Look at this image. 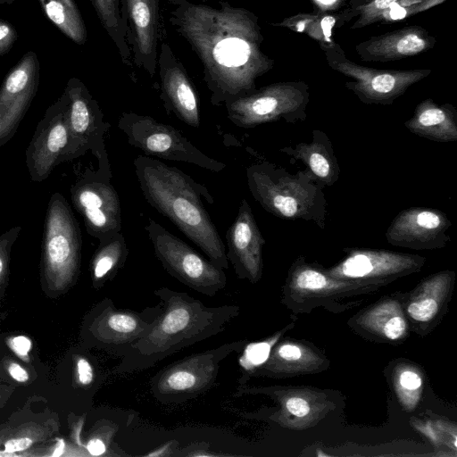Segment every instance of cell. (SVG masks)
<instances>
[{
	"instance_id": "1",
	"label": "cell",
	"mask_w": 457,
	"mask_h": 457,
	"mask_svg": "<svg viewBox=\"0 0 457 457\" xmlns=\"http://www.w3.org/2000/svg\"><path fill=\"white\" fill-rule=\"evenodd\" d=\"M174 6L170 23L198 56L212 104L256 90V79L275 64L262 49L258 16L225 0L216 5L186 1Z\"/></svg>"
},
{
	"instance_id": "2",
	"label": "cell",
	"mask_w": 457,
	"mask_h": 457,
	"mask_svg": "<svg viewBox=\"0 0 457 457\" xmlns=\"http://www.w3.org/2000/svg\"><path fill=\"white\" fill-rule=\"evenodd\" d=\"M161 312L151 329L131 347L115 374H127L153 367L186 347L217 336L239 315L237 305L206 306L185 292L168 287L154 291Z\"/></svg>"
},
{
	"instance_id": "3",
	"label": "cell",
	"mask_w": 457,
	"mask_h": 457,
	"mask_svg": "<svg viewBox=\"0 0 457 457\" xmlns=\"http://www.w3.org/2000/svg\"><path fill=\"white\" fill-rule=\"evenodd\" d=\"M136 177L147 203L169 219L216 266L228 268L225 245L203 203L214 199L208 189L176 167L147 156L133 162Z\"/></svg>"
},
{
	"instance_id": "4",
	"label": "cell",
	"mask_w": 457,
	"mask_h": 457,
	"mask_svg": "<svg viewBox=\"0 0 457 457\" xmlns=\"http://www.w3.org/2000/svg\"><path fill=\"white\" fill-rule=\"evenodd\" d=\"M253 199L269 213L289 220L312 221L325 228L328 203L323 186L306 169L295 173L268 161L246 168Z\"/></svg>"
},
{
	"instance_id": "5",
	"label": "cell",
	"mask_w": 457,
	"mask_h": 457,
	"mask_svg": "<svg viewBox=\"0 0 457 457\" xmlns=\"http://www.w3.org/2000/svg\"><path fill=\"white\" fill-rule=\"evenodd\" d=\"M41 274L52 292H63L76 281L80 268L82 238L66 198L54 193L48 202L41 245Z\"/></svg>"
},
{
	"instance_id": "6",
	"label": "cell",
	"mask_w": 457,
	"mask_h": 457,
	"mask_svg": "<svg viewBox=\"0 0 457 457\" xmlns=\"http://www.w3.org/2000/svg\"><path fill=\"white\" fill-rule=\"evenodd\" d=\"M310 88L303 80L272 83L224 104L228 120L245 129L283 120L295 124L307 119Z\"/></svg>"
},
{
	"instance_id": "7",
	"label": "cell",
	"mask_w": 457,
	"mask_h": 457,
	"mask_svg": "<svg viewBox=\"0 0 457 457\" xmlns=\"http://www.w3.org/2000/svg\"><path fill=\"white\" fill-rule=\"evenodd\" d=\"M245 343H226L164 367L151 378L154 397L162 403H179L204 394L214 385L221 362L230 353L240 351Z\"/></svg>"
},
{
	"instance_id": "8",
	"label": "cell",
	"mask_w": 457,
	"mask_h": 457,
	"mask_svg": "<svg viewBox=\"0 0 457 457\" xmlns=\"http://www.w3.org/2000/svg\"><path fill=\"white\" fill-rule=\"evenodd\" d=\"M328 65L347 77L345 87L366 104L390 105L409 87L431 74L429 69L381 70L361 65L349 59L335 41L319 44Z\"/></svg>"
},
{
	"instance_id": "9",
	"label": "cell",
	"mask_w": 457,
	"mask_h": 457,
	"mask_svg": "<svg viewBox=\"0 0 457 457\" xmlns=\"http://www.w3.org/2000/svg\"><path fill=\"white\" fill-rule=\"evenodd\" d=\"M145 231L163 269L180 283L207 296L215 295L226 287L223 269L204 258L158 222L148 219Z\"/></svg>"
},
{
	"instance_id": "10",
	"label": "cell",
	"mask_w": 457,
	"mask_h": 457,
	"mask_svg": "<svg viewBox=\"0 0 457 457\" xmlns=\"http://www.w3.org/2000/svg\"><path fill=\"white\" fill-rule=\"evenodd\" d=\"M117 126L130 145L147 155L190 163L213 172L226 168L225 163L200 151L179 130L149 115L124 112Z\"/></svg>"
},
{
	"instance_id": "11",
	"label": "cell",
	"mask_w": 457,
	"mask_h": 457,
	"mask_svg": "<svg viewBox=\"0 0 457 457\" xmlns=\"http://www.w3.org/2000/svg\"><path fill=\"white\" fill-rule=\"evenodd\" d=\"M65 104L71 145L65 162L84 155L87 151L98 162L97 170L112 174L105 147V134L110 124L86 85L78 78H71L61 95Z\"/></svg>"
},
{
	"instance_id": "12",
	"label": "cell",
	"mask_w": 457,
	"mask_h": 457,
	"mask_svg": "<svg viewBox=\"0 0 457 457\" xmlns=\"http://www.w3.org/2000/svg\"><path fill=\"white\" fill-rule=\"evenodd\" d=\"M161 310L160 303L140 312L118 308L105 298L88 313L83 337L90 345L123 357L151 329Z\"/></svg>"
},
{
	"instance_id": "13",
	"label": "cell",
	"mask_w": 457,
	"mask_h": 457,
	"mask_svg": "<svg viewBox=\"0 0 457 457\" xmlns=\"http://www.w3.org/2000/svg\"><path fill=\"white\" fill-rule=\"evenodd\" d=\"M378 288L334 278L320 264L309 262L303 256H299L289 269L284 286V302L298 310L319 305L330 308L336 306L337 301L372 293Z\"/></svg>"
},
{
	"instance_id": "14",
	"label": "cell",
	"mask_w": 457,
	"mask_h": 457,
	"mask_svg": "<svg viewBox=\"0 0 457 457\" xmlns=\"http://www.w3.org/2000/svg\"><path fill=\"white\" fill-rule=\"evenodd\" d=\"M111 179L112 174L86 168L70 189L87 234L98 241L121 231L120 202Z\"/></svg>"
},
{
	"instance_id": "15",
	"label": "cell",
	"mask_w": 457,
	"mask_h": 457,
	"mask_svg": "<svg viewBox=\"0 0 457 457\" xmlns=\"http://www.w3.org/2000/svg\"><path fill=\"white\" fill-rule=\"evenodd\" d=\"M346 256L326 269L332 277L380 287L397 278L420 271L426 258L418 254L383 249L345 248Z\"/></svg>"
},
{
	"instance_id": "16",
	"label": "cell",
	"mask_w": 457,
	"mask_h": 457,
	"mask_svg": "<svg viewBox=\"0 0 457 457\" xmlns=\"http://www.w3.org/2000/svg\"><path fill=\"white\" fill-rule=\"evenodd\" d=\"M70 145L65 104L61 96L46 109L25 151L30 180H46L58 164L66 161Z\"/></svg>"
},
{
	"instance_id": "17",
	"label": "cell",
	"mask_w": 457,
	"mask_h": 457,
	"mask_svg": "<svg viewBox=\"0 0 457 457\" xmlns=\"http://www.w3.org/2000/svg\"><path fill=\"white\" fill-rule=\"evenodd\" d=\"M39 71L37 55L28 51L6 74L0 87V147L14 136L36 96Z\"/></svg>"
},
{
	"instance_id": "18",
	"label": "cell",
	"mask_w": 457,
	"mask_h": 457,
	"mask_svg": "<svg viewBox=\"0 0 457 457\" xmlns=\"http://www.w3.org/2000/svg\"><path fill=\"white\" fill-rule=\"evenodd\" d=\"M447 215L435 208L410 207L397 213L385 237L393 245L413 250L444 248L451 240Z\"/></svg>"
},
{
	"instance_id": "19",
	"label": "cell",
	"mask_w": 457,
	"mask_h": 457,
	"mask_svg": "<svg viewBox=\"0 0 457 457\" xmlns=\"http://www.w3.org/2000/svg\"><path fill=\"white\" fill-rule=\"evenodd\" d=\"M226 255L237 277L255 284L262 276L265 239L248 202L243 198L237 214L226 233Z\"/></svg>"
},
{
	"instance_id": "20",
	"label": "cell",
	"mask_w": 457,
	"mask_h": 457,
	"mask_svg": "<svg viewBox=\"0 0 457 457\" xmlns=\"http://www.w3.org/2000/svg\"><path fill=\"white\" fill-rule=\"evenodd\" d=\"M157 67L160 77V97L166 112H172L186 124L198 128L200 112L196 89L183 63L167 42L161 45Z\"/></svg>"
},
{
	"instance_id": "21",
	"label": "cell",
	"mask_w": 457,
	"mask_h": 457,
	"mask_svg": "<svg viewBox=\"0 0 457 457\" xmlns=\"http://www.w3.org/2000/svg\"><path fill=\"white\" fill-rule=\"evenodd\" d=\"M160 1L122 0L121 6L131 59L150 78L157 69Z\"/></svg>"
},
{
	"instance_id": "22",
	"label": "cell",
	"mask_w": 457,
	"mask_h": 457,
	"mask_svg": "<svg viewBox=\"0 0 457 457\" xmlns=\"http://www.w3.org/2000/svg\"><path fill=\"white\" fill-rule=\"evenodd\" d=\"M436 37L419 25L406 26L373 36L355 46V52L364 62L398 61L432 49Z\"/></svg>"
},
{
	"instance_id": "23",
	"label": "cell",
	"mask_w": 457,
	"mask_h": 457,
	"mask_svg": "<svg viewBox=\"0 0 457 457\" xmlns=\"http://www.w3.org/2000/svg\"><path fill=\"white\" fill-rule=\"evenodd\" d=\"M311 142H300L294 146H284L279 151L290 157L291 162H300L323 187L336 184L340 167L328 135L320 130L312 132Z\"/></svg>"
},
{
	"instance_id": "24",
	"label": "cell",
	"mask_w": 457,
	"mask_h": 457,
	"mask_svg": "<svg viewBox=\"0 0 457 457\" xmlns=\"http://www.w3.org/2000/svg\"><path fill=\"white\" fill-rule=\"evenodd\" d=\"M403 125L411 133L431 141L457 140V110L450 103L438 104L426 98L417 104L413 115Z\"/></svg>"
},
{
	"instance_id": "25",
	"label": "cell",
	"mask_w": 457,
	"mask_h": 457,
	"mask_svg": "<svg viewBox=\"0 0 457 457\" xmlns=\"http://www.w3.org/2000/svg\"><path fill=\"white\" fill-rule=\"evenodd\" d=\"M455 279V273L444 270L423 279L406 300L408 317L417 323L432 322L442 314Z\"/></svg>"
},
{
	"instance_id": "26",
	"label": "cell",
	"mask_w": 457,
	"mask_h": 457,
	"mask_svg": "<svg viewBox=\"0 0 457 457\" xmlns=\"http://www.w3.org/2000/svg\"><path fill=\"white\" fill-rule=\"evenodd\" d=\"M321 359L314 352L297 343L284 342L272 347L267 361L249 372L244 380L253 377H284L295 373L312 371L321 365Z\"/></svg>"
},
{
	"instance_id": "27",
	"label": "cell",
	"mask_w": 457,
	"mask_h": 457,
	"mask_svg": "<svg viewBox=\"0 0 457 457\" xmlns=\"http://www.w3.org/2000/svg\"><path fill=\"white\" fill-rule=\"evenodd\" d=\"M359 328L387 341H398L407 334L408 324L398 300L386 299L376 303L355 321Z\"/></svg>"
},
{
	"instance_id": "28",
	"label": "cell",
	"mask_w": 457,
	"mask_h": 457,
	"mask_svg": "<svg viewBox=\"0 0 457 457\" xmlns=\"http://www.w3.org/2000/svg\"><path fill=\"white\" fill-rule=\"evenodd\" d=\"M129 249L125 237L120 232H115L99 240L90 262L92 284L95 288L102 287L112 280L124 267Z\"/></svg>"
},
{
	"instance_id": "29",
	"label": "cell",
	"mask_w": 457,
	"mask_h": 457,
	"mask_svg": "<svg viewBox=\"0 0 457 457\" xmlns=\"http://www.w3.org/2000/svg\"><path fill=\"white\" fill-rule=\"evenodd\" d=\"M37 1L44 14L64 36L78 45L86 43V25L74 0Z\"/></svg>"
},
{
	"instance_id": "30",
	"label": "cell",
	"mask_w": 457,
	"mask_h": 457,
	"mask_svg": "<svg viewBox=\"0 0 457 457\" xmlns=\"http://www.w3.org/2000/svg\"><path fill=\"white\" fill-rule=\"evenodd\" d=\"M98 20L114 43L122 62L131 65V52L127 40L128 27L123 19L120 0H89Z\"/></svg>"
},
{
	"instance_id": "31",
	"label": "cell",
	"mask_w": 457,
	"mask_h": 457,
	"mask_svg": "<svg viewBox=\"0 0 457 457\" xmlns=\"http://www.w3.org/2000/svg\"><path fill=\"white\" fill-rule=\"evenodd\" d=\"M57 423L26 422L13 428L0 431V445L7 455L27 451L34 445L48 439L57 428Z\"/></svg>"
},
{
	"instance_id": "32",
	"label": "cell",
	"mask_w": 457,
	"mask_h": 457,
	"mask_svg": "<svg viewBox=\"0 0 457 457\" xmlns=\"http://www.w3.org/2000/svg\"><path fill=\"white\" fill-rule=\"evenodd\" d=\"M399 0H366L355 7H345L339 12L343 23L356 18L352 29H359L374 24L377 18Z\"/></svg>"
},
{
	"instance_id": "33",
	"label": "cell",
	"mask_w": 457,
	"mask_h": 457,
	"mask_svg": "<svg viewBox=\"0 0 457 457\" xmlns=\"http://www.w3.org/2000/svg\"><path fill=\"white\" fill-rule=\"evenodd\" d=\"M278 338V336H275L268 340L252 343L246 346L242 358L239 360V362L245 371V375L242 377L240 382L249 372L267 361Z\"/></svg>"
},
{
	"instance_id": "34",
	"label": "cell",
	"mask_w": 457,
	"mask_h": 457,
	"mask_svg": "<svg viewBox=\"0 0 457 457\" xmlns=\"http://www.w3.org/2000/svg\"><path fill=\"white\" fill-rule=\"evenodd\" d=\"M421 386L422 378L419 372L411 369H405L399 372L396 380L397 392L406 406L415 405Z\"/></svg>"
},
{
	"instance_id": "35",
	"label": "cell",
	"mask_w": 457,
	"mask_h": 457,
	"mask_svg": "<svg viewBox=\"0 0 457 457\" xmlns=\"http://www.w3.org/2000/svg\"><path fill=\"white\" fill-rule=\"evenodd\" d=\"M445 1L447 0H423L403 7L388 8L377 18L375 23L386 24L403 21L432 7H436Z\"/></svg>"
},
{
	"instance_id": "36",
	"label": "cell",
	"mask_w": 457,
	"mask_h": 457,
	"mask_svg": "<svg viewBox=\"0 0 457 457\" xmlns=\"http://www.w3.org/2000/svg\"><path fill=\"white\" fill-rule=\"evenodd\" d=\"M281 413L290 414L300 420L314 414L313 405L307 395L301 393H293L283 395L280 398Z\"/></svg>"
},
{
	"instance_id": "37",
	"label": "cell",
	"mask_w": 457,
	"mask_h": 457,
	"mask_svg": "<svg viewBox=\"0 0 457 457\" xmlns=\"http://www.w3.org/2000/svg\"><path fill=\"white\" fill-rule=\"evenodd\" d=\"M21 232V227L14 226L0 234V287L7 278L11 250Z\"/></svg>"
},
{
	"instance_id": "38",
	"label": "cell",
	"mask_w": 457,
	"mask_h": 457,
	"mask_svg": "<svg viewBox=\"0 0 457 457\" xmlns=\"http://www.w3.org/2000/svg\"><path fill=\"white\" fill-rule=\"evenodd\" d=\"M96 379V372L94 364L84 355L74 356V381L76 386L81 388L90 387Z\"/></svg>"
},
{
	"instance_id": "39",
	"label": "cell",
	"mask_w": 457,
	"mask_h": 457,
	"mask_svg": "<svg viewBox=\"0 0 457 457\" xmlns=\"http://www.w3.org/2000/svg\"><path fill=\"white\" fill-rule=\"evenodd\" d=\"M318 14L312 13H297L281 21L271 23L274 27L285 28L290 30L306 34L312 27L314 21L317 19Z\"/></svg>"
},
{
	"instance_id": "40",
	"label": "cell",
	"mask_w": 457,
	"mask_h": 457,
	"mask_svg": "<svg viewBox=\"0 0 457 457\" xmlns=\"http://www.w3.org/2000/svg\"><path fill=\"white\" fill-rule=\"evenodd\" d=\"M17 38L15 27L11 22L0 19V57L9 53Z\"/></svg>"
},
{
	"instance_id": "41",
	"label": "cell",
	"mask_w": 457,
	"mask_h": 457,
	"mask_svg": "<svg viewBox=\"0 0 457 457\" xmlns=\"http://www.w3.org/2000/svg\"><path fill=\"white\" fill-rule=\"evenodd\" d=\"M7 345L18 357L26 361H29L32 342L28 337L23 335L11 337L7 339Z\"/></svg>"
},
{
	"instance_id": "42",
	"label": "cell",
	"mask_w": 457,
	"mask_h": 457,
	"mask_svg": "<svg viewBox=\"0 0 457 457\" xmlns=\"http://www.w3.org/2000/svg\"><path fill=\"white\" fill-rule=\"evenodd\" d=\"M313 5L314 13L329 14L345 9L351 0H310Z\"/></svg>"
},
{
	"instance_id": "43",
	"label": "cell",
	"mask_w": 457,
	"mask_h": 457,
	"mask_svg": "<svg viewBox=\"0 0 457 457\" xmlns=\"http://www.w3.org/2000/svg\"><path fill=\"white\" fill-rule=\"evenodd\" d=\"M4 365L6 372L15 381L25 383L29 379L28 370L17 361L8 359L4 361Z\"/></svg>"
},
{
	"instance_id": "44",
	"label": "cell",
	"mask_w": 457,
	"mask_h": 457,
	"mask_svg": "<svg viewBox=\"0 0 457 457\" xmlns=\"http://www.w3.org/2000/svg\"><path fill=\"white\" fill-rule=\"evenodd\" d=\"M87 451L95 456L103 455L107 450L105 441L99 436H93L86 445Z\"/></svg>"
},
{
	"instance_id": "45",
	"label": "cell",
	"mask_w": 457,
	"mask_h": 457,
	"mask_svg": "<svg viewBox=\"0 0 457 457\" xmlns=\"http://www.w3.org/2000/svg\"><path fill=\"white\" fill-rule=\"evenodd\" d=\"M6 391L7 390L5 388H4L3 386H0V406H3L5 403L6 396H7Z\"/></svg>"
},
{
	"instance_id": "46",
	"label": "cell",
	"mask_w": 457,
	"mask_h": 457,
	"mask_svg": "<svg viewBox=\"0 0 457 457\" xmlns=\"http://www.w3.org/2000/svg\"><path fill=\"white\" fill-rule=\"evenodd\" d=\"M366 0H351L346 7H355V6L362 4Z\"/></svg>"
},
{
	"instance_id": "47",
	"label": "cell",
	"mask_w": 457,
	"mask_h": 457,
	"mask_svg": "<svg viewBox=\"0 0 457 457\" xmlns=\"http://www.w3.org/2000/svg\"><path fill=\"white\" fill-rule=\"evenodd\" d=\"M173 5H177L182 2L189 1V0H168Z\"/></svg>"
},
{
	"instance_id": "48",
	"label": "cell",
	"mask_w": 457,
	"mask_h": 457,
	"mask_svg": "<svg viewBox=\"0 0 457 457\" xmlns=\"http://www.w3.org/2000/svg\"><path fill=\"white\" fill-rule=\"evenodd\" d=\"M14 0H0V4H12Z\"/></svg>"
}]
</instances>
